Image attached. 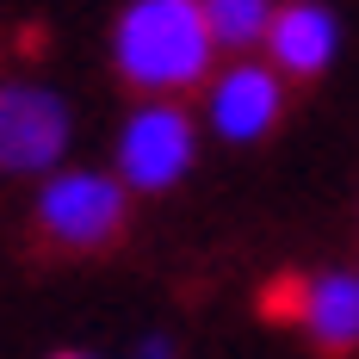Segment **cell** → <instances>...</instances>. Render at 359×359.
<instances>
[{
  "mask_svg": "<svg viewBox=\"0 0 359 359\" xmlns=\"http://www.w3.org/2000/svg\"><path fill=\"white\" fill-rule=\"evenodd\" d=\"M198 6H205L211 43H223V50H248L254 37H266V25H273L266 0H198Z\"/></svg>",
  "mask_w": 359,
  "mask_h": 359,
  "instance_id": "cell-8",
  "label": "cell"
},
{
  "mask_svg": "<svg viewBox=\"0 0 359 359\" xmlns=\"http://www.w3.org/2000/svg\"><path fill=\"white\" fill-rule=\"evenodd\" d=\"M211 118L223 137H236V143H254V137H266L273 130V118H279V81L266 69H229L217 81V100H211Z\"/></svg>",
  "mask_w": 359,
  "mask_h": 359,
  "instance_id": "cell-5",
  "label": "cell"
},
{
  "mask_svg": "<svg viewBox=\"0 0 359 359\" xmlns=\"http://www.w3.org/2000/svg\"><path fill=\"white\" fill-rule=\"evenodd\" d=\"M69 143V111L37 87H0V168H50Z\"/></svg>",
  "mask_w": 359,
  "mask_h": 359,
  "instance_id": "cell-3",
  "label": "cell"
},
{
  "mask_svg": "<svg viewBox=\"0 0 359 359\" xmlns=\"http://www.w3.org/2000/svg\"><path fill=\"white\" fill-rule=\"evenodd\" d=\"M37 229L56 248H106L124 229V192L100 174H62V180L43 186Z\"/></svg>",
  "mask_w": 359,
  "mask_h": 359,
  "instance_id": "cell-2",
  "label": "cell"
},
{
  "mask_svg": "<svg viewBox=\"0 0 359 359\" xmlns=\"http://www.w3.org/2000/svg\"><path fill=\"white\" fill-rule=\"evenodd\" d=\"M310 291H316L310 273H279V279H266L260 316H266V323H304V316H310Z\"/></svg>",
  "mask_w": 359,
  "mask_h": 359,
  "instance_id": "cell-9",
  "label": "cell"
},
{
  "mask_svg": "<svg viewBox=\"0 0 359 359\" xmlns=\"http://www.w3.org/2000/svg\"><path fill=\"white\" fill-rule=\"evenodd\" d=\"M211 25L198 0H137L118 19V74L143 93H186L211 69Z\"/></svg>",
  "mask_w": 359,
  "mask_h": 359,
  "instance_id": "cell-1",
  "label": "cell"
},
{
  "mask_svg": "<svg viewBox=\"0 0 359 359\" xmlns=\"http://www.w3.org/2000/svg\"><path fill=\"white\" fill-rule=\"evenodd\" d=\"M62 359H81V353H62Z\"/></svg>",
  "mask_w": 359,
  "mask_h": 359,
  "instance_id": "cell-10",
  "label": "cell"
},
{
  "mask_svg": "<svg viewBox=\"0 0 359 359\" xmlns=\"http://www.w3.org/2000/svg\"><path fill=\"white\" fill-rule=\"evenodd\" d=\"M266 43H273L279 69H291L297 81H310V74H323L328 50H334V19H328L323 6H285V13H273Z\"/></svg>",
  "mask_w": 359,
  "mask_h": 359,
  "instance_id": "cell-6",
  "label": "cell"
},
{
  "mask_svg": "<svg viewBox=\"0 0 359 359\" xmlns=\"http://www.w3.org/2000/svg\"><path fill=\"white\" fill-rule=\"evenodd\" d=\"M118 161H124V180L130 186H174L192 161V124L180 106H149L124 124V143H118Z\"/></svg>",
  "mask_w": 359,
  "mask_h": 359,
  "instance_id": "cell-4",
  "label": "cell"
},
{
  "mask_svg": "<svg viewBox=\"0 0 359 359\" xmlns=\"http://www.w3.org/2000/svg\"><path fill=\"white\" fill-rule=\"evenodd\" d=\"M304 328H310V341H316L328 359L353 353L359 347V279H316Z\"/></svg>",
  "mask_w": 359,
  "mask_h": 359,
  "instance_id": "cell-7",
  "label": "cell"
}]
</instances>
